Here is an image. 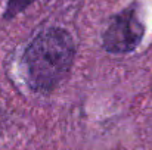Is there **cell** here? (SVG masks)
<instances>
[{
  "mask_svg": "<svg viewBox=\"0 0 152 150\" xmlns=\"http://www.w3.org/2000/svg\"><path fill=\"white\" fill-rule=\"evenodd\" d=\"M145 27L137 13V6L130 4L111 18L103 33V47L109 53H129L142 41Z\"/></svg>",
  "mask_w": 152,
  "mask_h": 150,
  "instance_id": "obj_2",
  "label": "cell"
},
{
  "mask_svg": "<svg viewBox=\"0 0 152 150\" xmlns=\"http://www.w3.org/2000/svg\"><path fill=\"white\" fill-rule=\"evenodd\" d=\"M75 47L68 31L53 27L39 33L24 51L25 75L30 87L50 91L68 74Z\"/></svg>",
  "mask_w": 152,
  "mask_h": 150,
  "instance_id": "obj_1",
  "label": "cell"
},
{
  "mask_svg": "<svg viewBox=\"0 0 152 150\" xmlns=\"http://www.w3.org/2000/svg\"><path fill=\"white\" fill-rule=\"evenodd\" d=\"M34 1L36 0H7V6H6V12H4V19H10V18L16 16L18 13H21L24 9H27Z\"/></svg>",
  "mask_w": 152,
  "mask_h": 150,
  "instance_id": "obj_3",
  "label": "cell"
}]
</instances>
